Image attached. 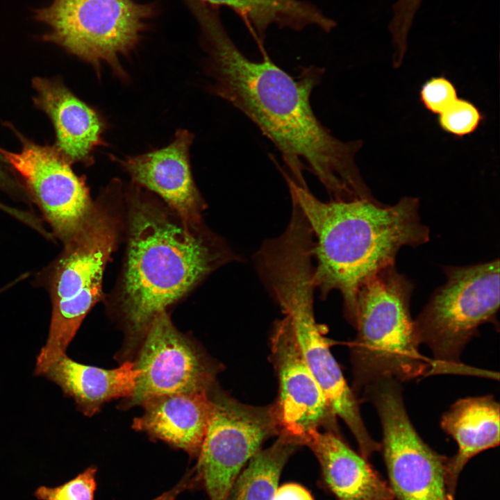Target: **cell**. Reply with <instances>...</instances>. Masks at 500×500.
Wrapping results in <instances>:
<instances>
[{"instance_id":"52a82bcc","label":"cell","mask_w":500,"mask_h":500,"mask_svg":"<svg viewBox=\"0 0 500 500\" xmlns=\"http://www.w3.org/2000/svg\"><path fill=\"white\" fill-rule=\"evenodd\" d=\"M444 272L446 283L414 322L420 344L433 353L435 370L456 372L465 368L461 353L479 327L498 324L499 261L445 267Z\"/></svg>"},{"instance_id":"9c48e42d","label":"cell","mask_w":500,"mask_h":500,"mask_svg":"<svg viewBox=\"0 0 500 500\" xmlns=\"http://www.w3.org/2000/svg\"><path fill=\"white\" fill-rule=\"evenodd\" d=\"M400 383L381 379L363 390L381 420V448L390 488L399 500H453L448 459L419 437L406 412Z\"/></svg>"},{"instance_id":"ba28073f","label":"cell","mask_w":500,"mask_h":500,"mask_svg":"<svg viewBox=\"0 0 500 500\" xmlns=\"http://www.w3.org/2000/svg\"><path fill=\"white\" fill-rule=\"evenodd\" d=\"M35 12V19L51 28L43 40L61 46L98 71L105 62L123 78L119 57L138 46L156 6L135 0H53Z\"/></svg>"},{"instance_id":"7c38bea8","label":"cell","mask_w":500,"mask_h":500,"mask_svg":"<svg viewBox=\"0 0 500 500\" xmlns=\"http://www.w3.org/2000/svg\"><path fill=\"white\" fill-rule=\"evenodd\" d=\"M22 142L20 151L0 149V156L22 178L52 235L65 243L92 209L89 189L56 148Z\"/></svg>"},{"instance_id":"ac0fdd59","label":"cell","mask_w":500,"mask_h":500,"mask_svg":"<svg viewBox=\"0 0 500 500\" xmlns=\"http://www.w3.org/2000/svg\"><path fill=\"white\" fill-rule=\"evenodd\" d=\"M304 445L317 457L325 483L338 500H394L390 486L338 433L315 431Z\"/></svg>"},{"instance_id":"7402d4cb","label":"cell","mask_w":500,"mask_h":500,"mask_svg":"<svg viewBox=\"0 0 500 500\" xmlns=\"http://www.w3.org/2000/svg\"><path fill=\"white\" fill-rule=\"evenodd\" d=\"M97 468L88 467L72 479L56 487L40 486L34 493L39 500H94Z\"/></svg>"},{"instance_id":"44dd1931","label":"cell","mask_w":500,"mask_h":500,"mask_svg":"<svg viewBox=\"0 0 500 500\" xmlns=\"http://www.w3.org/2000/svg\"><path fill=\"white\" fill-rule=\"evenodd\" d=\"M483 119L478 108L468 99L458 98L438 115L441 129L456 138L474 133Z\"/></svg>"},{"instance_id":"d6986e66","label":"cell","mask_w":500,"mask_h":500,"mask_svg":"<svg viewBox=\"0 0 500 500\" xmlns=\"http://www.w3.org/2000/svg\"><path fill=\"white\" fill-rule=\"evenodd\" d=\"M440 425L458 447L447 462L449 485L453 495L458 476L467 462L499 444V404L492 395L459 399L443 414Z\"/></svg>"},{"instance_id":"484cf974","label":"cell","mask_w":500,"mask_h":500,"mask_svg":"<svg viewBox=\"0 0 500 500\" xmlns=\"http://www.w3.org/2000/svg\"><path fill=\"white\" fill-rule=\"evenodd\" d=\"M0 188L5 191L14 194L15 196H19L17 194L19 192L15 183L10 178L6 172L3 169L0 164Z\"/></svg>"},{"instance_id":"4316f807","label":"cell","mask_w":500,"mask_h":500,"mask_svg":"<svg viewBox=\"0 0 500 500\" xmlns=\"http://www.w3.org/2000/svg\"><path fill=\"white\" fill-rule=\"evenodd\" d=\"M8 209H9L8 206H6L0 202V210H1L2 211L6 212L8 210Z\"/></svg>"},{"instance_id":"ffe728a7","label":"cell","mask_w":500,"mask_h":500,"mask_svg":"<svg viewBox=\"0 0 500 500\" xmlns=\"http://www.w3.org/2000/svg\"><path fill=\"white\" fill-rule=\"evenodd\" d=\"M301 444L279 434L269 448L258 451L235 480L227 500H273L281 472Z\"/></svg>"},{"instance_id":"5bb4252c","label":"cell","mask_w":500,"mask_h":500,"mask_svg":"<svg viewBox=\"0 0 500 500\" xmlns=\"http://www.w3.org/2000/svg\"><path fill=\"white\" fill-rule=\"evenodd\" d=\"M194 135L178 129L167 146L144 154L115 158L133 183L156 193L181 219L201 224L205 203L194 182L190 148Z\"/></svg>"},{"instance_id":"8fae6325","label":"cell","mask_w":500,"mask_h":500,"mask_svg":"<svg viewBox=\"0 0 500 500\" xmlns=\"http://www.w3.org/2000/svg\"><path fill=\"white\" fill-rule=\"evenodd\" d=\"M137 349L133 362L139 376L133 394L123 399V408L140 406L160 395L210 393L217 386L219 367L178 331L167 310L154 317Z\"/></svg>"},{"instance_id":"7a4b0ae2","label":"cell","mask_w":500,"mask_h":500,"mask_svg":"<svg viewBox=\"0 0 500 500\" xmlns=\"http://www.w3.org/2000/svg\"><path fill=\"white\" fill-rule=\"evenodd\" d=\"M127 194L128 246L117 310L128 353L135 351L156 315L234 255L201 224L185 222L144 195L138 185Z\"/></svg>"},{"instance_id":"603a6c76","label":"cell","mask_w":500,"mask_h":500,"mask_svg":"<svg viewBox=\"0 0 500 500\" xmlns=\"http://www.w3.org/2000/svg\"><path fill=\"white\" fill-rule=\"evenodd\" d=\"M454 84L444 76H433L421 86L419 99L426 110L439 115L457 99Z\"/></svg>"},{"instance_id":"277c9868","label":"cell","mask_w":500,"mask_h":500,"mask_svg":"<svg viewBox=\"0 0 500 500\" xmlns=\"http://www.w3.org/2000/svg\"><path fill=\"white\" fill-rule=\"evenodd\" d=\"M261 278L289 319L303 357L336 416L353 435L360 455L367 459L381 449L369 434L357 399L349 388L317 323L313 310L316 289L310 242L286 238L264 248L256 258Z\"/></svg>"},{"instance_id":"4fadbf2b","label":"cell","mask_w":500,"mask_h":500,"mask_svg":"<svg viewBox=\"0 0 500 500\" xmlns=\"http://www.w3.org/2000/svg\"><path fill=\"white\" fill-rule=\"evenodd\" d=\"M270 347L278 381L274 405L280 434L304 445L308 436L320 428L338 433L337 416L308 367L285 316L275 323Z\"/></svg>"},{"instance_id":"3957f363","label":"cell","mask_w":500,"mask_h":500,"mask_svg":"<svg viewBox=\"0 0 500 500\" xmlns=\"http://www.w3.org/2000/svg\"><path fill=\"white\" fill-rule=\"evenodd\" d=\"M292 200L301 210L312 233L314 280L322 297L342 294L346 319L357 322L358 289L381 269L395 265L401 248L430 239L421 222L418 199L402 197L394 205L375 198L322 201L285 175Z\"/></svg>"},{"instance_id":"5b68a950","label":"cell","mask_w":500,"mask_h":500,"mask_svg":"<svg viewBox=\"0 0 500 500\" xmlns=\"http://www.w3.org/2000/svg\"><path fill=\"white\" fill-rule=\"evenodd\" d=\"M119 183L108 185L93 202L88 215L65 242L42 274L49 291L51 314L48 336L35 368L66 353L83 321L101 299L106 264L116 248L122 223Z\"/></svg>"},{"instance_id":"2e32d148","label":"cell","mask_w":500,"mask_h":500,"mask_svg":"<svg viewBox=\"0 0 500 500\" xmlns=\"http://www.w3.org/2000/svg\"><path fill=\"white\" fill-rule=\"evenodd\" d=\"M33 374L58 385L64 396L74 400L77 410L88 417L97 413L110 400L128 398L139 376L133 361L106 369L80 363L67 353L35 369Z\"/></svg>"},{"instance_id":"cb8c5ba5","label":"cell","mask_w":500,"mask_h":500,"mask_svg":"<svg viewBox=\"0 0 500 500\" xmlns=\"http://www.w3.org/2000/svg\"><path fill=\"white\" fill-rule=\"evenodd\" d=\"M273 500H314L310 493L297 483H286L277 488Z\"/></svg>"},{"instance_id":"6da1fadb","label":"cell","mask_w":500,"mask_h":500,"mask_svg":"<svg viewBox=\"0 0 500 500\" xmlns=\"http://www.w3.org/2000/svg\"><path fill=\"white\" fill-rule=\"evenodd\" d=\"M195 17L208 55L212 93L244 113L272 142L290 169L291 179L308 188L303 175L306 169L331 200L370 198L372 194L355 161L361 140L338 139L312 110L310 96L323 70L310 67L294 78L265 51L262 60H251L229 38L216 9L202 7Z\"/></svg>"},{"instance_id":"d4e9b609","label":"cell","mask_w":500,"mask_h":500,"mask_svg":"<svg viewBox=\"0 0 500 500\" xmlns=\"http://www.w3.org/2000/svg\"><path fill=\"white\" fill-rule=\"evenodd\" d=\"M190 472L172 488L165 492L153 500H176L178 496L187 490L193 483L194 472Z\"/></svg>"},{"instance_id":"e0dca14e","label":"cell","mask_w":500,"mask_h":500,"mask_svg":"<svg viewBox=\"0 0 500 500\" xmlns=\"http://www.w3.org/2000/svg\"><path fill=\"white\" fill-rule=\"evenodd\" d=\"M133 428L197 456L212 411L210 393L192 392L149 398Z\"/></svg>"},{"instance_id":"8992f818","label":"cell","mask_w":500,"mask_h":500,"mask_svg":"<svg viewBox=\"0 0 500 500\" xmlns=\"http://www.w3.org/2000/svg\"><path fill=\"white\" fill-rule=\"evenodd\" d=\"M414 285L395 265L369 278L356 297L351 360L357 390L381 379L409 381L428 372L410 310Z\"/></svg>"},{"instance_id":"30bf717a","label":"cell","mask_w":500,"mask_h":500,"mask_svg":"<svg viewBox=\"0 0 500 500\" xmlns=\"http://www.w3.org/2000/svg\"><path fill=\"white\" fill-rule=\"evenodd\" d=\"M212 411L197 455L195 478L209 500H227L240 473L262 443L280 434L274 403L240 402L217 385L210 392Z\"/></svg>"},{"instance_id":"9a60e30c","label":"cell","mask_w":500,"mask_h":500,"mask_svg":"<svg viewBox=\"0 0 500 500\" xmlns=\"http://www.w3.org/2000/svg\"><path fill=\"white\" fill-rule=\"evenodd\" d=\"M34 101L51 118L56 133V149L71 163L93 161L94 149L104 144L106 125L93 108L60 82L34 78Z\"/></svg>"}]
</instances>
